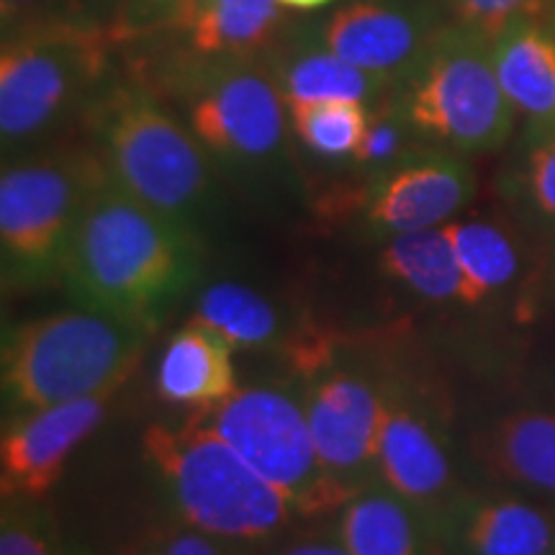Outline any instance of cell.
<instances>
[{
    "label": "cell",
    "mask_w": 555,
    "mask_h": 555,
    "mask_svg": "<svg viewBox=\"0 0 555 555\" xmlns=\"http://www.w3.org/2000/svg\"><path fill=\"white\" fill-rule=\"evenodd\" d=\"M198 275L201 245L191 221L157 211L106 176L82 208L62 283L80 307L152 335Z\"/></svg>",
    "instance_id": "6da1fadb"
},
{
    "label": "cell",
    "mask_w": 555,
    "mask_h": 555,
    "mask_svg": "<svg viewBox=\"0 0 555 555\" xmlns=\"http://www.w3.org/2000/svg\"><path fill=\"white\" fill-rule=\"evenodd\" d=\"M142 455L180 525L255 545L281 535L296 515L198 412L180 422H152Z\"/></svg>",
    "instance_id": "7a4b0ae2"
},
{
    "label": "cell",
    "mask_w": 555,
    "mask_h": 555,
    "mask_svg": "<svg viewBox=\"0 0 555 555\" xmlns=\"http://www.w3.org/2000/svg\"><path fill=\"white\" fill-rule=\"evenodd\" d=\"M144 339V330L80 304L16 324L0 358L5 416L116 393L134 373Z\"/></svg>",
    "instance_id": "3957f363"
},
{
    "label": "cell",
    "mask_w": 555,
    "mask_h": 555,
    "mask_svg": "<svg viewBox=\"0 0 555 555\" xmlns=\"http://www.w3.org/2000/svg\"><path fill=\"white\" fill-rule=\"evenodd\" d=\"M88 119L106 176L129 196L193 224L211 193V157L183 119L134 82L95 95Z\"/></svg>",
    "instance_id": "277c9868"
},
{
    "label": "cell",
    "mask_w": 555,
    "mask_h": 555,
    "mask_svg": "<svg viewBox=\"0 0 555 555\" xmlns=\"http://www.w3.org/2000/svg\"><path fill=\"white\" fill-rule=\"evenodd\" d=\"M393 106L420 142L463 157L506 147L519 121L499 82L491 37L455 21L442 26L401 82Z\"/></svg>",
    "instance_id": "5b68a950"
},
{
    "label": "cell",
    "mask_w": 555,
    "mask_h": 555,
    "mask_svg": "<svg viewBox=\"0 0 555 555\" xmlns=\"http://www.w3.org/2000/svg\"><path fill=\"white\" fill-rule=\"evenodd\" d=\"M106 178L95 152H52L5 159L0 172V260L3 288L62 283L82 208Z\"/></svg>",
    "instance_id": "8992f818"
},
{
    "label": "cell",
    "mask_w": 555,
    "mask_h": 555,
    "mask_svg": "<svg viewBox=\"0 0 555 555\" xmlns=\"http://www.w3.org/2000/svg\"><path fill=\"white\" fill-rule=\"evenodd\" d=\"M114 34L93 21L44 24L3 37L0 139L9 155L90 101L106 78Z\"/></svg>",
    "instance_id": "52a82bcc"
},
{
    "label": "cell",
    "mask_w": 555,
    "mask_h": 555,
    "mask_svg": "<svg viewBox=\"0 0 555 555\" xmlns=\"http://www.w3.org/2000/svg\"><path fill=\"white\" fill-rule=\"evenodd\" d=\"M198 414L286 499L296 517L337 515L360 491L324 468L304 399L286 388L240 386L219 406Z\"/></svg>",
    "instance_id": "ba28073f"
},
{
    "label": "cell",
    "mask_w": 555,
    "mask_h": 555,
    "mask_svg": "<svg viewBox=\"0 0 555 555\" xmlns=\"http://www.w3.org/2000/svg\"><path fill=\"white\" fill-rule=\"evenodd\" d=\"M180 119L211 159L260 165L283 150L288 106L258 57H189L168 78Z\"/></svg>",
    "instance_id": "9c48e42d"
},
{
    "label": "cell",
    "mask_w": 555,
    "mask_h": 555,
    "mask_svg": "<svg viewBox=\"0 0 555 555\" xmlns=\"http://www.w3.org/2000/svg\"><path fill=\"white\" fill-rule=\"evenodd\" d=\"M476 196V172L457 152L414 144L404 157L371 176L360 217L378 237L435 229L453 221Z\"/></svg>",
    "instance_id": "30bf717a"
},
{
    "label": "cell",
    "mask_w": 555,
    "mask_h": 555,
    "mask_svg": "<svg viewBox=\"0 0 555 555\" xmlns=\"http://www.w3.org/2000/svg\"><path fill=\"white\" fill-rule=\"evenodd\" d=\"M446 24L429 0H352L322 21L314 44L399 88Z\"/></svg>",
    "instance_id": "8fae6325"
},
{
    "label": "cell",
    "mask_w": 555,
    "mask_h": 555,
    "mask_svg": "<svg viewBox=\"0 0 555 555\" xmlns=\"http://www.w3.org/2000/svg\"><path fill=\"white\" fill-rule=\"evenodd\" d=\"M376 481L412 504L425 519L435 517L463 489L440 422L420 399L409 397L399 380H386Z\"/></svg>",
    "instance_id": "7c38bea8"
},
{
    "label": "cell",
    "mask_w": 555,
    "mask_h": 555,
    "mask_svg": "<svg viewBox=\"0 0 555 555\" xmlns=\"http://www.w3.org/2000/svg\"><path fill=\"white\" fill-rule=\"evenodd\" d=\"M108 397H88L5 416L0 435L3 502H41L88 437L103 425Z\"/></svg>",
    "instance_id": "4fadbf2b"
},
{
    "label": "cell",
    "mask_w": 555,
    "mask_h": 555,
    "mask_svg": "<svg viewBox=\"0 0 555 555\" xmlns=\"http://www.w3.org/2000/svg\"><path fill=\"white\" fill-rule=\"evenodd\" d=\"M301 399L324 468L352 489L376 481L386 380H373L352 367H330L309 380Z\"/></svg>",
    "instance_id": "5bb4252c"
},
{
    "label": "cell",
    "mask_w": 555,
    "mask_h": 555,
    "mask_svg": "<svg viewBox=\"0 0 555 555\" xmlns=\"http://www.w3.org/2000/svg\"><path fill=\"white\" fill-rule=\"evenodd\" d=\"M427 527L433 555H553L555 545V515L502 486H463Z\"/></svg>",
    "instance_id": "9a60e30c"
},
{
    "label": "cell",
    "mask_w": 555,
    "mask_h": 555,
    "mask_svg": "<svg viewBox=\"0 0 555 555\" xmlns=\"http://www.w3.org/2000/svg\"><path fill=\"white\" fill-rule=\"evenodd\" d=\"M476 466L494 486L555 499V412L538 406L499 414L470 442Z\"/></svg>",
    "instance_id": "2e32d148"
},
{
    "label": "cell",
    "mask_w": 555,
    "mask_h": 555,
    "mask_svg": "<svg viewBox=\"0 0 555 555\" xmlns=\"http://www.w3.org/2000/svg\"><path fill=\"white\" fill-rule=\"evenodd\" d=\"M506 99L527 129H555V3L527 13L491 37Z\"/></svg>",
    "instance_id": "e0dca14e"
},
{
    "label": "cell",
    "mask_w": 555,
    "mask_h": 555,
    "mask_svg": "<svg viewBox=\"0 0 555 555\" xmlns=\"http://www.w3.org/2000/svg\"><path fill=\"white\" fill-rule=\"evenodd\" d=\"M237 388L234 347L196 319H189L168 339L157 360L155 391L165 404L208 412Z\"/></svg>",
    "instance_id": "ac0fdd59"
},
{
    "label": "cell",
    "mask_w": 555,
    "mask_h": 555,
    "mask_svg": "<svg viewBox=\"0 0 555 555\" xmlns=\"http://www.w3.org/2000/svg\"><path fill=\"white\" fill-rule=\"evenodd\" d=\"M281 0H191L172 21L191 57H260L283 26Z\"/></svg>",
    "instance_id": "d6986e66"
},
{
    "label": "cell",
    "mask_w": 555,
    "mask_h": 555,
    "mask_svg": "<svg viewBox=\"0 0 555 555\" xmlns=\"http://www.w3.org/2000/svg\"><path fill=\"white\" fill-rule=\"evenodd\" d=\"M335 517L352 555H433L427 519L380 481L363 486Z\"/></svg>",
    "instance_id": "ffe728a7"
},
{
    "label": "cell",
    "mask_w": 555,
    "mask_h": 555,
    "mask_svg": "<svg viewBox=\"0 0 555 555\" xmlns=\"http://www.w3.org/2000/svg\"><path fill=\"white\" fill-rule=\"evenodd\" d=\"M378 266L386 278L401 283L425 301L468 307L466 278L457 266L446 224L384 240Z\"/></svg>",
    "instance_id": "44dd1931"
},
{
    "label": "cell",
    "mask_w": 555,
    "mask_h": 555,
    "mask_svg": "<svg viewBox=\"0 0 555 555\" xmlns=\"http://www.w3.org/2000/svg\"><path fill=\"white\" fill-rule=\"evenodd\" d=\"M270 69L286 99V106L324 101H358L376 106L386 90H391L388 82L373 78L365 69L350 65L319 44L288 54Z\"/></svg>",
    "instance_id": "7402d4cb"
},
{
    "label": "cell",
    "mask_w": 555,
    "mask_h": 555,
    "mask_svg": "<svg viewBox=\"0 0 555 555\" xmlns=\"http://www.w3.org/2000/svg\"><path fill=\"white\" fill-rule=\"evenodd\" d=\"M446 232L466 278L468 307H481L517 281L519 249L504 227L483 219H453Z\"/></svg>",
    "instance_id": "603a6c76"
},
{
    "label": "cell",
    "mask_w": 555,
    "mask_h": 555,
    "mask_svg": "<svg viewBox=\"0 0 555 555\" xmlns=\"http://www.w3.org/2000/svg\"><path fill=\"white\" fill-rule=\"evenodd\" d=\"M191 319L224 337L234 350H268L281 339V314L245 283L221 281L204 288Z\"/></svg>",
    "instance_id": "cb8c5ba5"
},
{
    "label": "cell",
    "mask_w": 555,
    "mask_h": 555,
    "mask_svg": "<svg viewBox=\"0 0 555 555\" xmlns=\"http://www.w3.org/2000/svg\"><path fill=\"white\" fill-rule=\"evenodd\" d=\"M502 189L527 221L555 232V129H522Z\"/></svg>",
    "instance_id": "d4e9b609"
},
{
    "label": "cell",
    "mask_w": 555,
    "mask_h": 555,
    "mask_svg": "<svg viewBox=\"0 0 555 555\" xmlns=\"http://www.w3.org/2000/svg\"><path fill=\"white\" fill-rule=\"evenodd\" d=\"M373 108L358 101L296 103L288 106V121L298 142L319 157H352L371 127Z\"/></svg>",
    "instance_id": "484cf974"
},
{
    "label": "cell",
    "mask_w": 555,
    "mask_h": 555,
    "mask_svg": "<svg viewBox=\"0 0 555 555\" xmlns=\"http://www.w3.org/2000/svg\"><path fill=\"white\" fill-rule=\"evenodd\" d=\"M414 144H420V139L406 127L404 116L399 114L393 103H386L384 108H373L371 127H367L363 142L350 159L367 176H376V172L386 170L388 165L404 157Z\"/></svg>",
    "instance_id": "4316f807"
},
{
    "label": "cell",
    "mask_w": 555,
    "mask_h": 555,
    "mask_svg": "<svg viewBox=\"0 0 555 555\" xmlns=\"http://www.w3.org/2000/svg\"><path fill=\"white\" fill-rule=\"evenodd\" d=\"M0 555H60L50 519L34 502H3Z\"/></svg>",
    "instance_id": "83f0119b"
},
{
    "label": "cell",
    "mask_w": 555,
    "mask_h": 555,
    "mask_svg": "<svg viewBox=\"0 0 555 555\" xmlns=\"http://www.w3.org/2000/svg\"><path fill=\"white\" fill-rule=\"evenodd\" d=\"M134 555H249L247 545L232 543L208 535V532L193 530L185 525H170L165 530L152 532Z\"/></svg>",
    "instance_id": "f1b7e54d"
},
{
    "label": "cell",
    "mask_w": 555,
    "mask_h": 555,
    "mask_svg": "<svg viewBox=\"0 0 555 555\" xmlns=\"http://www.w3.org/2000/svg\"><path fill=\"white\" fill-rule=\"evenodd\" d=\"M551 3L555 0H446L455 24L470 26L486 37H494L509 21L545 9Z\"/></svg>",
    "instance_id": "f546056e"
},
{
    "label": "cell",
    "mask_w": 555,
    "mask_h": 555,
    "mask_svg": "<svg viewBox=\"0 0 555 555\" xmlns=\"http://www.w3.org/2000/svg\"><path fill=\"white\" fill-rule=\"evenodd\" d=\"M3 37L44 24L86 21L82 0H0Z\"/></svg>",
    "instance_id": "4dcf8cb0"
},
{
    "label": "cell",
    "mask_w": 555,
    "mask_h": 555,
    "mask_svg": "<svg viewBox=\"0 0 555 555\" xmlns=\"http://www.w3.org/2000/svg\"><path fill=\"white\" fill-rule=\"evenodd\" d=\"M273 555H352L347 551L337 532H311V535H298L288 543L278 545Z\"/></svg>",
    "instance_id": "1f68e13d"
},
{
    "label": "cell",
    "mask_w": 555,
    "mask_h": 555,
    "mask_svg": "<svg viewBox=\"0 0 555 555\" xmlns=\"http://www.w3.org/2000/svg\"><path fill=\"white\" fill-rule=\"evenodd\" d=\"M147 3H150L155 11L168 13L170 21H176V18L180 16V13L185 11V5H189L191 0H147Z\"/></svg>",
    "instance_id": "d6a6232c"
},
{
    "label": "cell",
    "mask_w": 555,
    "mask_h": 555,
    "mask_svg": "<svg viewBox=\"0 0 555 555\" xmlns=\"http://www.w3.org/2000/svg\"><path fill=\"white\" fill-rule=\"evenodd\" d=\"M332 0H281L283 9H294V11H317L330 5Z\"/></svg>",
    "instance_id": "836d02e7"
},
{
    "label": "cell",
    "mask_w": 555,
    "mask_h": 555,
    "mask_svg": "<svg viewBox=\"0 0 555 555\" xmlns=\"http://www.w3.org/2000/svg\"><path fill=\"white\" fill-rule=\"evenodd\" d=\"M553 555H555V545H553Z\"/></svg>",
    "instance_id": "e575fe53"
}]
</instances>
